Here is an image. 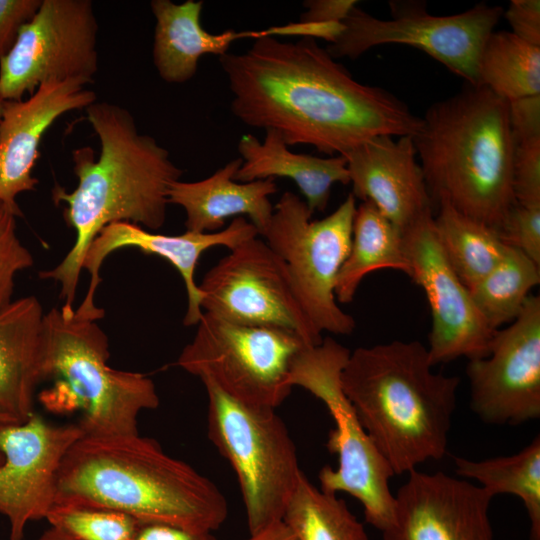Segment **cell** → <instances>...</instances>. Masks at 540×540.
Listing matches in <instances>:
<instances>
[{
	"mask_svg": "<svg viewBox=\"0 0 540 540\" xmlns=\"http://www.w3.org/2000/svg\"><path fill=\"white\" fill-rule=\"evenodd\" d=\"M219 62L233 115L249 127L276 130L288 146L344 156L377 136L414 137L422 126L402 100L355 80L313 38L286 42L264 35Z\"/></svg>",
	"mask_w": 540,
	"mask_h": 540,
	"instance_id": "obj_1",
	"label": "cell"
},
{
	"mask_svg": "<svg viewBox=\"0 0 540 540\" xmlns=\"http://www.w3.org/2000/svg\"><path fill=\"white\" fill-rule=\"evenodd\" d=\"M85 110L98 136L100 154L96 160L89 147L73 150L77 187L71 192L59 185L53 187L52 199L55 204H65L64 219L76 238L57 266L39 273L40 278L60 285V308L67 314L75 310L82 263L98 233L116 222L154 232L161 228L166 221L170 185L183 174L166 148L138 132L127 109L94 102Z\"/></svg>",
	"mask_w": 540,
	"mask_h": 540,
	"instance_id": "obj_2",
	"label": "cell"
},
{
	"mask_svg": "<svg viewBox=\"0 0 540 540\" xmlns=\"http://www.w3.org/2000/svg\"><path fill=\"white\" fill-rule=\"evenodd\" d=\"M55 504L106 508L196 532L217 530L228 515L211 480L139 433L79 438L62 461Z\"/></svg>",
	"mask_w": 540,
	"mask_h": 540,
	"instance_id": "obj_3",
	"label": "cell"
},
{
	"mask_svg": "<svg viewBox=\"0 0 540 540\" xmlns=\"http://www.w3.org/2000/svg\"><path fill=\"white\" fill-rule=\"evenodd\" d=\"M419 341L393 340L350 352L341 387L394 474L447 452L458 376L432 371Z\"/></svg>",
	"mask_w": 540,
	"mask_h": 540,
	"instance_id": "obj_4",
	"label": "cell"
},
{
	"mask_svg": "<svg viewBox=\"0 0 540 540\" xmlns=\"http://www.w3.org/2000/svg\"><path fill=\"white\" fill-rule=\"evenodd\" d=\"M421 118L413 142L433 205L445 202L499 232L516 203L508 102L467 84Z\"/></svg>",
	"mask_w": 540,
	"mask_h": 540,
	"instance_id": "obj_5",
	"label": "cell"
},
{
	"mask_svg": "<svg viewBox=\"0 0 540 540\" xmlns=\"http://www.w3.org/2000/svg\"><path fill=\"white\" fill-rule=\"evenodd\" d=\"M43 345L44 380L56 379V391L82 410L85 436L138 434L140 412L159 406L149 377L108 365L109 340L96 321L54 307L43 317Z\"/></svg>",
	"mask_w": 540,
	"mask_h": 540,
	"instance_id": "obj_6",
	"label": "cell"
},
{
	"mask_svg": "<svg viewBox=\"0 0 540 540\" xmlns=\"http://www.w3.org/2000/svg\"><path fill=\"white\" fill-rule=\"evenodd\" d=\"M350 352L331 337L305 346L293 359L289 381L292 387H302L321 400L334 421L326 447L337 455L338 466L325 465L320 470V489L356 498L366 522L383 532L394 520L395 496L389 486L394 472L342 390L340 376Z\"/></svg>",
	"mask_w": 540,
	"mask_h": 540,
	"instance_id": "obj_7",
	"label": "cell"
},
{
	"mask_svg": "<svg viewBox=\"0 0 540 540\" xmlns=\"http://www.w3.org/2000/svg\"><path fill=\"white\" fill-rule=\"evenodd\" d=\"M210 441L231 464L242 494L250 534L282 519L303 473L295 444L276 409L237 401L209 381Z\"/></svg>",
	"mask_w": 540,
	"mask_h": 540,
	"instance_id": "obj_8",
	"label": "cell"
},
{
	"mask_svg": "<svg viewBox=\"0 0 540 540\" xmlns=\"http://www.w3.org/2000/svg\"><path fill=\"white\" fill-rule=\"evenodd\" d=\"M356 207L350 193L331 214L312 220L305 200L287 191L262 235L285 262L296 297L320 334L350 335L356 326L335 297L336 280L351 246Z\"/></svg>",
	"mask_w": 540,
	"mask_h": 540,
	"instance_id": "obj_9",
	"label": "cell"
},
{
	"mask_svg": "<svg viewBox=\"0 0 540 540\" xmlns=\"http://www.w3.org/2000/svg\"><path fill=\"white\" fill-rule=\"evenodd\" d=\"M177 365L242 403L276 409L290 394V368L308 346L296 334L235 324L203 312Z\"/></svg>",
	"mask_w": 540,
	"mask_h": 540,
	"instance_id": "obj_10",
	"label": "cell"
},
{
	"mask_svg": "<svg viewBox=\"0 0 540 540\" xmlns=\"http://www.w3.org/2000/svg\"><path fill=\"white\" fill-rule=\"evenodd\" d=\"M390 19L374 17L358 5L342 21L343 30L326 48L335 59H356L369 49L386 44L418 48L443 64L467 84L477 85V66L481 50L494 31L503 9L478 3L449 16L431 15L426 5L411 1H392Z\"/></svg>",
	"mask_w": 540,
	"mask_h": 540,
	"instance_id": "obj_11",
	"label": "cell"
},
{
	"mask_svg": "<svg viewBox=\"0 0 540 540\" xmlns=\"http://www.w3.org/2000/svg\"><path fill=\"white\" fill-rule=\"evenodd\" d=\"M198 287L206 313L235 324L283 329L308 346L323 340L296 297L285 262L258 237L230 249Z\"/></svg>",
	"mask_w": 540,
	"mask_h": 540,
	"instance_id": "obj_12",
	"label": "cell"
},
{
	"mask_svg": "<svg viewBox=\"0 0 540 540\" xmlns=\"http://www.w3.org/2000/svg\"><path fill=\"white\" fill-rule=\"evenodd\" d=\"M98 23L90 0H42L12 48L0 57V98L22 100L50 80L93 82Z\"/></svg>",
	"mask_w": 540,
	"mask_h": 540,
	"instance_id": "obj_13",
	"label": "cell"
},
{
	"mask_svg": "<svg viewBox=\"0 0 540 540\" xmlns=\"http://www.w3.org/2000/svg\"><path fill=\"white\" fill-rule=\"evenodd\" d=\"M470 408L486 424L519 425L540 417V297L492 339L489 354L468 360Z\"/></svg>",
	"mask_w": 540,
	"mask_h": 540,
	"instance_id": "obj_14",
	"label": "cell"
},
{
	"mask_svg": "<svg viewBox=\"0 0 540 540\" xmlns=\"http://www.w3.org/2000/svg\"><path fill=\"white\" fill-rule=\"evenodd\" d=\"M410 278L424 290L431 311L428 356L432 366L489 354L492 331L469 290L447 261L435 232L433 212L403 233Z\"/></svg>",
	"mask_w": 540,
	"mask_h": 540,
	"instance_id": "obj_15",
	"label": "cell"
},
{
	"mask_svg": "<svg viewBox=\"0 0 540 540\" xmlns=\"http://www.w3.org/2000/svg\"><path fill=\"white\" fill-rule=\"evenodd\" d=\"M83 435L78 423L52 424L35 412L0 426V514L9 521L10 540H23L30 521L46 518L62 461Z\"/></svg>",
	"mask_w": 540,
	"mask_h": 540,
	"instance_id": "obj_16",
	"label": "cell"
},
{
	"mask_svg": "<svg viewBox=\"0 0 540 540\" xmlns=\"http://www.w3.org/2000/svg\"><path fill=\"white\" fill-rule=\"evenodd\" d=\"M394 496V520L383 540H494L493 496L466 479L414 469Z\"/></svg>",
	"mask_w": 540,
	"mask_h": 540,
	"instance_id": "obj_17",
	"label": "cell"
},
{
	"mask_svg": "<svg viewBox=\"0 0 540 540\" xmlns=\"http://www.w3.org/2000/svg\"><path fill=\"white\" fill-rule=\"evenodd\" d=\"M259 235L256 227L243 216L235 217L227 228L213 233L186 231L180 235H165L129 222H116L104 227L88 247L82 269L90 274L87 293L74 313L82 319L97 321L104 310L95 304V293L101 283L100 269L114 251L133 247L154 254L171 263L181 275L187 292L185 326L197 325L203 310L201 293L195 282V270L204 251L215 246L233 249L240 243Z\"/></svg>",
	"mask_w": 540,
	"mask_h": 540,
	"instance_id": "obj_18",
	"label": "cell"
},
{
	"mask_svg": "<svg viewBox=\"0 0 540 540\" xmlns=\"http://www.w3.org/2000/svg\"><path fill=\"white\" fill-rule=\"evenodd\" d=\"M87 80L70 78L41 84L26 100L4 101L0 121V202L19 208L16 197L35 190L32 176L46 131L63 114L96 102Z\"/></svg>",
	"mask_w": 540,
	"mask_h": 540,
	"instance_id": "obj_19",
	"label": "cell"
},
{
	"mask_svg": "<svg viewBox=\"0 0 540 540\" xmlns=\"http://www.w3.org/2000/svg\"><path fill=\"white\" fill-rule=\"evenodd\" d=\"M412 136L381 135L358 145L347 160L352 194L372 202L402 234L433 212Z\"/></svg>",
	"mask_w": 540,
	"mask_h": 540,
	"instance_id": "obj_20",
	"label": "cell"
},
{
	"mask_svg": "<svg viewBox=\"0 0 540 540\" xmlns=\"http://www.w3.org/2000/svg\"><path fill=\"white\" fill-rule=\"evenodd\" d=\"M241 164L239 157L205 179L194 182L178 180L170 185L169 204L184 209L186 231L218 232L228 217L247 215L259 235L264 234L274 209L269 196L278 188L274 178L237 182L234 177Z\"/></svg>",
	"mask_w": 540,
	"mask_h": 540,
	"instance_id": "obj_21",
	"label": "cell"
},
{
	"mask_svg": "<svg viewBox=\"0 0 540 540\" xmlns=\"http://www.w3.org/2000/svg\"><path fill=\"white\" fill-rule=\"evenodd\" d=\"M44 310L35 296L16 300L0 312V412L23 422L34 411L44 380Z\"/></svg>",
	"mask_w": 540,
	"mask_h": 540,
	"instance_id": "obj_22",
	"label": "cell"
},
{
	"mask_svg": "<svg viewBox=\"0 0 540 540\" xmlns=\"http://www.w3.org/2000/svg\"><path fill=\"white\" fill-rule=\"evenodd\" d=\"M150 6L156 20L153 62L159 76L168 83L192 79L203 55L222 56L236 40H255L265 35L264 30L209 33L201 25L202 1L153 0Z\"/></svg>",
	"mask_w": 540,
	"mask_h": 540,
	"instance_id": "obj_23",
	"label": "cell"
},
{
	"mask_svg": "<svg viewBox=\"0 0 540 540\" xmlns=\"http://www.w3.org/2000/svg\"><path fill=\"white\" fill-rule=\"evenodd\" d=\"M265 132L263 142L251 134L240 139L237 149L242 164L234 177L237 182L289 178L298 186L312 213L326 209L333 184L350 183L344 156L294 153L279 132L273 129Z\"/></svg>",
	"mask_w": 540,
	"mask_h": 540,
	"instance_id": "obj_24",
	"label": "cell"
},
{
	"mask_svg": "<svg viewBox=\"0 0 540 540\" xmlns=\"http://www.w3.org/2000/svg\"><path fill=\"white\" fill-rule=\"evenodd\" d=\"M394 269L410 277L402 232L370 201L356 207L351 246L335 285L337 302L350 303L364 277Z\"/></svg>",
	"mask_w": 540,
	"mask_h": 540,
	"instance_id": "obj_25",
	"label": "cell"
},
{
	"mask_svg": "<svg viewBox=\"0 0 540 540\" xmlns=\"http://www.w3.org/2000/svg\"><path fill=\"white\" fill-rule=\"evenodd\" d=\"M437 207V239L450 266L470 290L502 261L510 246L496 230L449 204L441 202Z\"/></svg>",
	"mask_w": 540,
	"mask_h": 540,
	"instance_id": "obj_26",
	"label": "cell"
},
{
	"mask_svg": "<svg viewBox=\"0 0 540 540\" xmlns=\"http://www.w3.org/2000/svg\"><path fill=\"white\" fill-rule=\"evenodd\" d=\"M455 472L474 479L493 497L512 494L519 497L530 520L529 540H540V437L520 452L484 460L453 457Z\"/></svg>",
	"mask_w": 540,
	"mask_h": 540,
	"instance_id": "obj_27",
	"label": "cell"
},
{
	"mask_svg": "<svg viewBox=\"0 0 540 540\" xmlns=\"http://www.w3.org/2000/svg\"><path fill=\"white\" fill-rule=\"evenodd\" d=\"M477 85L507 102L540 95V47L493 31L479 56Z\"/></svg>",
	"mask_w": 540,
	"mask_h": 540,
	"instance_id": "obj_28",
	"label": "cell"
},
{
	"mask_svg": "<svg viewBox=\"0 0 540 540\" xmlns=\"http://www.w3.org/2000/svg\"><path fill=\"white\" fill-rule=\"evenodd\" d=\"M282 520L298 540H369L363 524L345 501L316 487L304 473L286 504Z\"/></svg>",
	"mask_w": 540,
	"mask_h": 540,
	"instance_id": "obj_29",
	"label": "cell"
},
{
	"mask_svg": "<svg viewBox=\"0 0 540 540\" xmlns=\"http://www.w3.org/2000/svg\"><path fill=\"white\" fill-rule=\"evenodd\" d=\"M540 283V267L516 248L470 290L472 300L492 331L513 322L532 288Z\"/></svg>",
	"mask_w": 540,
	"mask_h": 540,
	"instance_id": "obj_30",
	"label": "cell"
},
{
	"mask_svg": "<svg viewBox=\"0 0 540 540\" xmlns=\"http://www.w3.org/2000/svg\"><path fill=\"white\" fill-rule=\"evenodd\" d=\"M74 540H133L140 522L111 509L54 504L45 518Z\"/></svg>",
	"mask_w": 540,
	"mask_h": 540,
	"instance_id": "obj_31",
	"label": "cell"
},
{
	"mask_svg": "<svg viewBox=\"0 0 540 540\" xmlns=\"http://www.w3.org/2000/svg\"><path fill=\"white\" fill-rule=\"evenodd\" d=\"M19 216L20 207L0 202V312L13 302L16 275L34 264L31 252L17 235Z\"/></svg>",
	"mask_w": 540,
	"mask_h": 540,
	"instance_id": "obj_32",
	"label": "cell"
},
{
	"mask_svg": "<svg viewBox=\"0 0 540 540\" xmlns=\"http://www.w3.org/2000/svg\"><path fill=\"white\" fill-rule=\"evenodd\" d=\"M512 180L516 203L540 206V138L515 143Z\"/></svg>",
	"mask_w": 540,
	"mask_h": 540,
	"instance_id": "obj_33",
	"label": "cell"
},
{
	"mask_svg": "<svg viewBox=\"0 0 540 540\" xmlns=\"http://www.w3.org/2000/svg\"><path fill=\"white\" fill-rule=\"evenodd\" d=\"M498 234L540 267V206L515 203Z\"/></svg>",
	"mask_w": 540,
	"mask_h": 540,
	"instance_id": "obj_34",
	"label": "cell"
},
{
	"mask_svg": "<svg viewBox=\"0 0 540 540\" xmlns=\"http://www.w3.org/2000/svg\"><path fill=\"white\" fill-rule=\"evenodd\" d=\"M42 0H0V57L14 45L18 33L35 15Z\"/></svg>",
	"mask_w": 540,
	"mask_h": 540,
	"instance_id": "obj_35",
	"label": "cell"
},
{
	"mask_svg": "<svg viewBox=\"0 0 540 540\" xmlns=\"http://www.w3.org/2000/svg\"><path fill=\"white\" fill-rule=\"evenodd\" d=\"M508 117L514 143L540 138V95L508 102Z\"/></svg>",
	"mask_w": 540,
	"mask_h": 540,
	"instance_id": "obj_36",
	"label": "cell"
},
{
	"mask_svg": "<svg viewBox=\"0 0 540 540\" xmlns=\"http://www.w3.org/2000/svg\"><path fill=\"white\" fill-rule=\"evenodd\" d=\"M503 16L511 33L521 40L540 47V1L512 0Z\"/></svg>",
	"mask_w": 540,
	"mask_h": 540,
	"instance_id": "obj_37",
	"label": "cell"
},
{
	"mask_svg": "<svg viewBox=\"0 0 540 540\" xmlns=\"http://www.w3.org/2000/svg\"><path fill=\"white\" fill-rule=\"evenodd\" d=\"M358 5L356 0H308L303 3L306 11L300 15L303 23H342Z\"/></svg>",
	"mask_w": 540,
	"mask_h": 540,
	"instance_id": "obj_38",
	"label": "cell"
},
{
	"mask_svg": "<svg viewBox=\"0 0 540 540\" xmlns=\"http://www.w3.org/2000/svg\"><path fill=\"white\" fill-rule=\"evenodd\" d=\"M265 36H301V38H320L333 43L343 30L342 23H303L292 22L282 26L263 29Z\"/></svg>",
	"mask_w": 540,
	"mask_h": 540,
	"instance_id": "obj_39",
	"label": "cell"
},
{
	"mask_svg": "<svg viewBox=\"0 0 540 540\" xmlns=\"http://www.w3.org/2000/svg\"><path fill=\"white\" fill-rule=\"evenodd\" d=\"M133 540H218L212 532H196L178 526L147 522L138 526Z\"/></svg>",
	"mask_w": 540,
	"mask_h": 540,
	"instance_id": "obj_40",
	"label": "cell"
},
{
	"mask_svg": "<svg viewBox=\"0 0 540 540\" xmlns=\"http://www.w3.org/2000/svg\"><path fill=\"white\" fill-rule=\"evenodd\" d=\"M245 540H298V538L291 528L280 519L250 534Z\"/></svg>",
	"mask_w": 540,
	"mask_h": 540,
	"instance_id": "obj_41",
	"label": "cell"
},
{
	"mask_svg": "<svg viewBox=\"0 0 540 540\" xmlns=\"http://www.w3.org/2000/svg\"><path fill=\"white\" fill-rule=\"evenodd\" d=\"M37 540H74L62 531L50 527Z\"/></svg>",
	"mask_w": 540,
	"mask_h": 540,
	"instance_id": "obj_42",
	"label": "cell"
},
{
	"mask_svg": "<svg viewBox=\"0 0 540 540\" xmlns=\"http://www.w3.org/2000/svg\"><path fill=\"white\" fill-rule=\"evenodd\" d=\"M11 422H17L16 420H14L13 418L7 416V415H4L0 412V426L3 425V424H6V423H11ZM3 459V456L0 452V462L2 461Z\"/></svg>",
	"mask_w": 540,
	"mask_h": 540,
	"instance_id": "obj_43",
	"label": "cell"
},
{
	"mask_svg": "<svg viewBox=\"0 0 540 540\" xmlns=\"http://www.w3.org/2000/svg\"><path fill=\"white\" fill-rule=\"evenodd\" d=\"M3 104H4V101L0 98V121L3 114Z\"/></svg>",
	"mask_w": 540,
	"mask_h": 540,
	"instance_id": "obj_44",
	"label": "cell"
}]
</instances>
